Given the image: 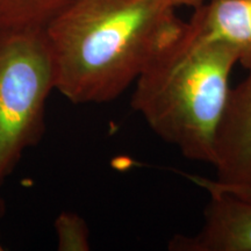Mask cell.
<instances>
[{"label": "cell", "instance_id": "8fae6325", "mask_svg": "<svg viewBox=\"0 0 251 251\" xmlns=\"http://www.w3.org/2000/svg\"><path fill=\"white\" fill-rule=\"evenodd\" d=\"M2 250V248H1V243H0V251H1Z\"/></svg>", "mask_w": 251, "mask_h": 251}, {"label": "cell", "instance_id": "8992f818", "mask_svg": "<svg viewBox=\"0 0 251 251\" xmlns=\"http://www.w3.org/2000/svg\"><path fill=\"white\" fill-rule=\"evenodd\" d=\"M188 25L197 35L230 47L237 64L251 71V0H207Z\"/></svg>", "mask_w": 251, "mask_h": 251}, {"label": "cell", "instance_id": "6da1fadb", "mask_svg": "<svg viewBox=\"0 0 251 251\" xmlns=\"http://www.w3.org/2000/svg\"><path fill=\"white\" fill-rule=\"evenodd\" d=\"M177 9L170 0H72L43 27L54 87L75 103L117 99L183 35Z\"/></svg>", "mask_w": 251, "mask_h": 251}, {"label": "cell", "instance_id": "ba28073f", "mask_svg": "<svg viewBox=\"0 0 251 251\" xmlns=\"http://www.w3.org/2000/svg\"><path fill=\"white\" fill-rule=\"evenodd\" d=\"M55 230L58 240V250H90L89 229L85 220L77 213L62 212L55 221Z\"/></svg>", "mask_w": 251, "mask_h": 251}, {"label": "cell", "instance_id": "277c9868", "mask_svg": "<svg viewBox=\"0 0 251 251\" xmlns=\"http://www.w3.org/2000/svg\"><path fill=\"white\" fill-rule=\"evenodd\" d=\"M209 201L203 224L193 235H176L172 251H251V198L203 187Z\"/></svg>", "mask_w": 251, "mask_h": 251}, {"label": "cell", "instance_id": "52a82bcc", "mask_svg": "<svg viewBox=\"0 0 251 251\" xmlns=\"http://www.w3.org/2000/svg\"><path fill=\"white\" fill-rule=\"evenodd\" d=\"M72 0H0V31L43 28Z\"/></svg>", "mask_w": 251, "mask_h": 251}, {"label": "cell", "instance_id": "5b68a950", "mask_svg": "<svg viewBox=\"0 0 251 251\" xmlns=\"http://www.w3.org/2000/svg\"><path fill=\"white\" fill-rule=\"evenodd\" d=\"M212 165L216 186L251 187V71L230 89Z\"/></svg>", "mask_w": 251, "mask_h": 251}, {"label": "cell", "instance_id": "30bf717a", "mask_svg": "<svg viewBox=\"0 0 251 251\" xmlns=\"http://www.w3.org/2000/svg\"><path fill=\"white\" fill-rule=\"evenodd\" d=\"M177 8L181 7H191V8H197L202 4H205L207 0H170Z\"/></svg>", "mask_w": 251, "mask_h": 251}, {"label": "cell", "instance_id": "9c48e42d", "mask_svg": "<svg viewBox=\"0 0 251 251\" xmlns=\"http://www.w3.org/2000/svg\"><path fill=\"white\" fill-rule=\"evenodd\" d=\"M191 180H194V183L197 185H199L200 187H214V188H219V190L222 191H227V192L237 194V196L241 197H247V198H251V187H243V188H226V187H220L216 186L215 184H213L211 179H207V178H201V177H197V176H192L191 177Z\"/></svg>", "mask_w": 251, "mask_h": 251}, {"label": "cell", "instance_id": "3957f363", "mask_svg": "<svg viewBox=\"0 0 251 251\" xmlns=\"http://www.w3.org/2000/svg\"><path fill=\"white\" fill-rule=\"evenodd\" d=\"M52 89L43 28L0 31V184L37 140Z\"/></svg>", "mask_w": 251, "mask_h": 251}, {"label": "cell", "instance_id": "7a4b0ae2", "mask_svg": "<svg viewBox=\"0 0 251 251\" xmlns=\"http://www.w3.org/2000/svg\"><path fill=\"white\" fill-rule=\"evenodd\" d=\"M237 56L230 47L197 35L188 25L134 83L131 107L150 129L191 161L213 164Z\"/></svg>", "mask_w": 251, "mask_h": 251}]
</instances>
